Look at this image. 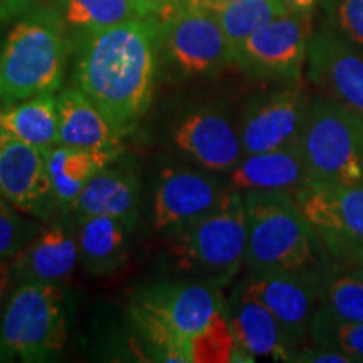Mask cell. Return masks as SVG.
<instances>
[{
    "mask_svg": "<svg viewBox=\"0 0 363 363\" xmlns=\"http://www.w3.org/2000/svg\"><path fill=\"white\" fill-rule=\"evenodd\" d=\"M76 88L125 138L138 128L153 99L160 17H142L72 39Z\"/></svg>",
    "mask_w": 363,
    "mask_h": 363,
    "instance_id": "1",
    "label": "cell"
},
{
    "mask_svg": "<svg viewBox=\"0 0 363 363\" xmlns=\"http://www.w3.org/2000/svg\"><path fill=\"white\" fill-rule=\"evenodd\" d=\"M71 54V35L51 4L21 13L0 39V106L57 93Z\"/></svg>",
    "mask_w": 363,
    "mask_h": 363,
    "instance_id": "2",
    "label": "cell"
},
{
    "mask_svg": "<svg viewBox=\"0 0 363 363\" xmlns=\"http://www.w3.org/2000/svg\"><path fill=\"white\" fill-rule=\"evenodd\" d=\"M222 308L220 288L189 279L138 289L131 296L130 318L153 360L190 363L189 342Z\"/></svg>",
    "mask_w": 363,
    "mask_h": 363,
    "instance_id": "3",
    "label": "cell"
},
{
    "mask_svg": "<svg viewBox=\"0 0 363 363\" xmlns=\"http://www.w3.org/2000/svg\"><path fill=\"white\" fill-rule=\"evenodd\" d=\"M242 197L247 220L246 266L251 272L321 271L325 249L294 195L246 190Z\"/></svg>",
    "mask_w": 363,
    "mask_h": 363,
    "instance_id": "4",
    "label": "cell"
},
{
    "mask_svg": "<svg viewBox=\"0 0 363 363\" xmlns=\"http://www.w3.org/2000/svg\"><path fill=\"white\" fill-rule=\"evenodd\" d=\"M174 264L192 279L224 288L246 264L247 220L242 192L230 189L214 211L170 234Z\"/></svg>",
    "mask_w": 363,
    "mask_h": 363,
    "instance_id": "5",
    "label": "cell"
},
{
    "mask_svg": "<svg viewBox=\"0 0 363 363\" xmlns=\"http://www.w3.org/2000/svg\"><path fill=\"white\" fill-rule=\"evenodd\" d=\"M67 343L62 284L22 281L0 310V362H48Z\"/></svg>",
    "mask_w": 363,
    "mask_h": 363,
    "instance_id": "6",
    "label": "cell"
},
{
    "mask_svg": "<svg viewBox=\"0 0 363 363\" xmlns=\"http://www.w3.org/2000/svg\"><path fill=\"white\" fill-rule=\"evenodd\" d=\"M311 184L363 185V116L328 96L310 101L299 138Z\"/></svg>",
    "mask_w": 363,
    "mask_h": 363,
    "instance_id": "7",
    "label": "cell"
},
{
    "mask_svg": "<svg viewBox=\"0 0 363 363\" xmlns=\"http://www.w3.org/2000/svg\"><path fill=\"white\" fill-rule=\"evenodd\" d=\"M160 17L162 56L184 78H207L234 62V51L216 13L182 0Z\"/></svg>",
    "mask_w": 363,
    "mask_h": 363,
    "instance_id": "8",
    "label": "cell"
},
{
    "mask_svg": "<svg viewBox=\"0 0 363 363\" xmlns=\"http://www.w3.org/2000/svg\"><path fill=\"white\" fill-rule=\"evenodd\" d=\"M294 197L331 259L363 261V185L310 184Z\"/></svg>",
    "mask_w": 363,
    "mask_h": 363,
    "instance_id": "9",
    "label": "cell"
},
{
    "mask_svg": "<svg viewBox=\"0 0 363 363\" xmlns=\"http://www.w3.org/2000/svg\"><path fill=\"white\" fill-rule=\"evenodd\" d=\"M313 35V12H286L247 38L234 62L254 79L294 84L301 79Z\"/></svg>",
    "mask_w": 363,
    "mask_h": 363,
    "instance_id": "10",
    "label": "cell"
},
{
    "mask_svg": "<svg viewBox=\"0 0 363 363\" xmlns=\"http://www.w3.org/2000/svg\"><path fill=\"white\" fill-rule=\"evenodd\" d=\"M233 189L220 174L197 165L167 163L153 190V227L167 235L202 219Z\"/></svg>",
    "mask_w": 363,
    "mask_h": 363,
    "instance_id": "11",
    "label": "cell"
},
{
    "mask_svg": "<svg viewBox=\"0 0 363 363\" xmlns=\"http://www.w3.org/2000/svg\"><path fill=\"white\" fill-rule=\"evenodd\" d=\"M172 143L185 160L227 175L244 157L239 125L217 104H195L172 125Z\"/></svg>",
    "mask_w": 363,
    "mask_h": 363,
    "instance_id": "12",
    "label": "cell"
},
{
    "mask_svg": "<svg viewBox=\"0 0 363 363\" xmlns=\"http://www.w3.org/2000/svg\"><path fill=\"white\" fill-rule=\"evenodd\" d=\"M325 281L321 271L251 272L242 284L278 318L296 348L310 335L313 318L323 298Z\"/></svg>",
    "mask_w": 363,
    "mask_h": 363,
    "instance_id": "13",
    "label": "cell"
},
{
    "mask_svg": "<svg viewBox=\"0 0 363 363\" xmlns=\"http://www.w3.org/2000/svg\"><path fill=\"white\" fill-rule=\"evenodd\" d=\"M308 108L310 98L293 84L252 98L239 121L244 155L298 145Z\"/></svg>",
    "mask_w": 363,
    "mask_h": 363,
    "instance_id": "14",
    "label": "cell"
},
{
    "mask_svg": "<svg viewBox=\"0 0 363 363\" xmlns=\"http://www.w3.org/2000/svg\"><path fill=\"white\" fill-rule=\"evenodd\" d=\"M0 195L27 216L49 222L59 214L43 150L0 133Z\"/></svg>",
    "mask_w": 363,
    "mask_h": 363,
    "instance_id": "15",
    "label": "cell"
},
{
    "mask_svg": "<svg viewBox=\"0 0 363 363\" xmlns=\"http://www.w3.org/2000/svg\"><path fill=\"white\" fill-rule=\"evenodd\" d=\"M308 78L318 89L363 116V51L321 29L308 45Z\"/></svg>",
    "mask_w": 363,
    "mask_h": 363,
    "instance_id": "16",
    "label": "cell"
},
{
    "mask_svg": "<svg viewBox=\"0 0 363 363\" xmlns=\"http://www.w3.org/2000/svg\"><path fill=\"white\" fill-rule=\"evenodd\" d=\"M71 216L62 214L44 222L43 229L12 257V278L16 283L38 281L62 284L69 279L79 262L76 217Z\"/></svg>",
    "mask_w": 363,
    "mask_h": 363,
    "instance_id": "17",
    "label": "cell"
},
{
    "mask_svg": "<svg viewBox=\"0 0 363 363\" xmlns=\"http://www.w3.org/2000/svg\"><path fill=\"white\" fill-rule=\"evenodd\" d=\"M142 179L135 160L121 155L99 170L81 192L72 216H113L136 227Z\"/></svg>",
    "mask_w": 363,
    "mask_h": 363,
    "instance_id": "18",
    "label": "cell"
},
{
    "mask_svg": "<svg viewBox=\"0 0 363 363\" xmlns=\"http://www.w3.org/2000/svg\"><path fill=\"white\" fill-rule=\"evenodd\" d=\"M227 182L240 192H286L296 195L311 184L305 158L298 145L244 155L227 174Z\"/></svg>",
    "mask_w": 363,
    "mask_h": 363,
    "instance_id": "19",
    "label": "cell"
},
{
    "mask_svg": "<svg viewBox=\"0 0 363 363\" xmlns=\"http://www.w3.org/2000/svg\"><path fill=\"white\" fill-rule=\"evenodd\" d=\"M121 155L123 148L88 150L56 145L45 150V172L59 214H72L89 180Z\"/></svg>",
    "mask_w": 363,
    "mask_h": 363,
    "instance_id": "20",
    "label": "cell"
},
{
    "mask_svg": "<svg viewBox=\"0 0 363 363\" xmlns=\"http://www.w3.org/2000/svg\"><path fill=\"white\" fill-rule=\"evenodd\" d=\"M227 313L239 343L254 358L271 357L276 360H293L296 350L283 325L259 299L244 288L242 283L233 293Z\"/></svg>",
    "mask_w": 363,
    "mask_h": 363,
    "instance_id": "21",
    "label": "cell"
},
{
    "mask_svg": "<svg viewBox=\"0 0 363 363\" xmlns=\"http://www.w3.org/2000/svg\"><path fill=\"white\" fill-rule=\"evenodd\" d=\"M79 264L91 276H108L128 261L135 225L113 216H74Z\"/></svg>",
    "mask_w": 363,
    "mask_h": 363,
    "instance_id": "22",
    "label": "cell"
},
{
    "mask_svg": "<svg viewBox=\"0 0 363 363\" xmlns=\"http://www.w3.org/2000/svg\"><path fill=\"white\" fill-rule=\"evenodd\" d=\"M57 145L88 150L123 148V138L83 91L62 89L57 94Z\"/></svg>",
    "mask_w": 363,
    "mask_h": 363,
    "instance_id": "23",
    "label": "cell"
},
{
    "mask_svg": "<svg viewBox=\"0 0 363 363\" xmlns=\"http://www.w3.org/2000/svg\"><path fill=\"white\" fill-rule=\"evenodd\" d=\"M51 6L65 22L71 40L126 21L160 16L158 7L147 0H52Z\"/></svg>",
    "mask_w": 363,
    "mask_h": 363,
    "instance_id": "24",
    "label": "cell"
},
{
    "mask_svg": "<svg viewBox=\"0 0 363 363\" xmlns=\"http://www.w3.org/2000/svg\"><path fill=\"white\" fill-rule=\"evenodd\" d=\"M0 133L33 145L43 152L56 147L59 133L56 93L38 94L0 106Z\"/></svg>",
    "mask_w": 363,
    "mask_h": 363,
    "instance_id": "25",
    "label": "cell"
},
{
    "mask_svg": "<svg viewBox=\"0 0 363 363\" xmlns=\"http://www.w3.org/2000/svg\"><path fill=\"white\" fill-rule=\"evenodd\" d=\"M190 363H227L252 362L249 353L235 337L230 325L227 306L216 313L202 331H199L189 342Z\"/></svg>",
    "mask_w": 363,
    "mask_h": 363,
    "instance_id": "26",
    "label": "cell"
},
{
    "mask_svg": "<svg viewBox=\"0 0 363 363\" xmlns=\"http://www.w3.org/2000/svg\"><path fill=\"white\" fill-rule=\"evenodd\" d=\"M211 11L216 13L234 54L257 29L281 13H286L276 0H239Z\"/></svg>",
    "mask_w": 363,
    "mask_h": 363,
    "instance_id": "27",
    "label": "cell"
},
{
    "mask_svg": "<svg viewBox=\"0 0 363 363\" xmlns=\"http://www.w3.org/2000/svg\"><path fill=\"white\" fill-rule=\"evenodd\" d=\"M310 337L316 347L333 348L352 362L363 363V321L338 320L320 305L313 318Z\"/></svg>",
    "mask_w": 363,
    "mask_h": 363,
    "instance_id": "28",
    "label": "cell"
},
{
    "mask_svg": "<svg viewBox=\"0 0 363 363\" xmlns=\"http://www.w3.org/2000/svg\"><path fill=\"white\" fill-rule=\"evenodd\" d=\"M321 306L343 321H363V279L352 271L326 278Z\"/></svg>",
    "mask_w": 363,
    "mask_h": 363,
    "instance_id": "29",
    "label": "cell"
},
{
    "mask_svg": "<svg viewBox=\"0 0 363 363\" xmlns=\"http://www.w3.org/2000/svg\"><path fill=\"white\" fill-rule=\"evenodd\" d=\"M21 208L0 195V256L12 259L43 229L44 222L29 219Z\"/></svg>",
    "mask_w": 363,
    "mask_h": 363,
    "instance_id": "30",
    "label": "cell"
},
{
    "mask_svg": "<svg viewBox=\"0 0 363 363\" xmlns=\"http://www.w3.org/2000/svg\"><path fill=\"white\" fill-rule=\"evenodd\" d=\"M323 29L363 51V0H321Z\"/></svg>",
    "mask_w": 363,
    "mask_h": 363,
    "instance_id": "31",
    "label": "cell"
},
{
    "mask_svg": "<svg viewBox=\"0 0 363 363\" xmlns=\"http://www.w3.org/2000/svg\"><path fill=\"white\" fill-rule=\"evenodd\" d=\"M294 362H315V363H352L350 358L333 348L316 347L296 352L293 357Z\"/></svg>",
    "mask_w": 363,
    "mask_h": 363,
    "instance_id": "32",
    "label": "cell"
},
{
    "mask_svg": "<svg viewBox=\"0 0 363 363\" xmlns=\"http://www.w3.org/2000/svg\"><path fill=\"white\" fill-rule=\"evenodd\" d=\"M35 4L38 0H0V39L6 34L9 26Z\"/></svg>",
    "mask_w": 363,
    "mask_h": 363,
    "instance_id": "33",
    "label": "cell"
},
{
    "mask_svg": "<svg viewBox=\"0 0 363 363\" xmlns=\"http://www.w3.org/2000/svg\"><path fill=\"white\" fill-rule=\"evenodd\" d=\"M12 279V266L9 257L0 256V310L7 299V289Z\"/></svg>",
    "mask_w": 363,
    "mask_h": 363,
    "instance_id": "34",
    "label": "cell"
},
{
    "mask_svg": "<svg viewBox=\"0 0 363 363\" xmlns=\"http://www.w3.org/2000/svg\"><path fill=\"white\" fill-rule=\"evenodd\" d=\"M284 12H313L321 0H276Z\"/></svg>",
    "mask_w": 363,
    "mask_h": 363,
    "instance_id": "35",
    "label": "cell"
},
{
    "mask_svg": "<svg viewBox=\"0 0 363 363\" xmlns=\"http://www.w3.org/2000/svg\"><path fill=\"white\" fill-rule=\"evenodd\" d=\"M147 2L153 4V6L158 7V11H160V16H162L163 12L169 11V9H172V7H175L177 4L182 2V0H147Z\"/></svg>",
    "mask_w": 363,
    "mask_h": 363,
    "instance_id": "36",
    "label": "cell"
},
{
    "mask_svg": "<svg viewBox=\"0 0 363 363\" xmlns=\"http://www.w3.org/2000/svg\"><path fill=\"white\" fill-rule=\"evenodd\" d=\"M194 2L201 4V6H206L208 9H217V7L229 6V4L239 2V0H194Z\"/></svg>",
    "mask_w": 363,
    "mask_h": 363,
    "instance_id": "37",
    "label": "cell"
},
{
    "mask_svg": "<svg viewBox=\"0 0 363 363\" xmlns=\"http://www.w3.org/2000/svg\"><path fill=\"white\" fill-rule=\"evenodd\" d=\"M348 271H352L353 274L358 276V278H360V279H363V261L358 262V264H355V266H352Z\"/></svg>",
    "mask_w": 363,
    "mask_h": 363,
    "instance_id": "38",
    "label": "cell"
}]
</instances>
